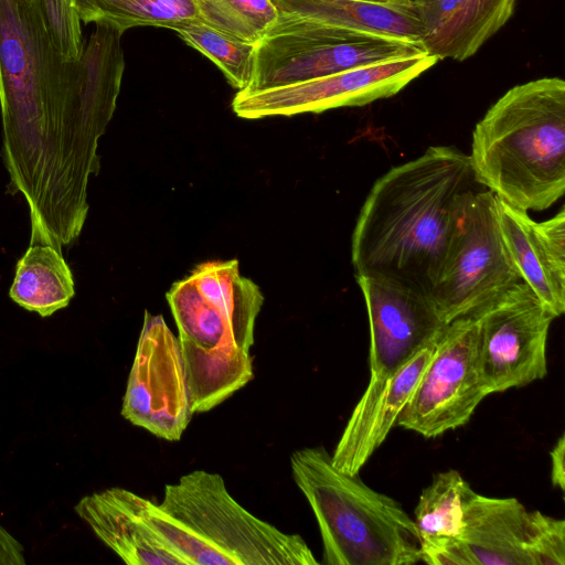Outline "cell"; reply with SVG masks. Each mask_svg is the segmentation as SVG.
Segmentation results:
<instances>
[{
  "instance_id": "obj_6",
  "label": "cell",
  "mask_w": 565,
  "mask_h": 565,
  "mask_svg": "<svg viewBox=\"0 0 565 565\" xmlns=\"http://www.w3.org/2000/svg\"><path fill=\"white\" fill-rule=\"evenodd\" d=\"M159 507L199 544L203 565H318L299 534L286 533L238 503L223 477L193 470L167 484Z\"/></svg>"
},
{
  "instance_id": "obj_13",
  "label": "cell",
  "mask_w": 565,
  "mask_h": 565,
  "mask_svg": "<svg viewBox=\"0 0 565 565\" xmlns=\"http://www.w3.org/2000/svg\"><path fill=\"white\" fill-rule=\"evenodd\" d=\"M355 277L369 317L370 379L388 376L436 341L446 323L420 292L382 278Z\"/></svg>"
},
{
  "instance_id": "obj_20",
  "label": "cell",
  "mask_w": 565,
  "mask_h": 565,
  "mask_svg": "<svg viewBox=\"0 0 565 565\" xmlns=\"http://www.w3.org/2000/svg\"><path fill=\"white\" fill-rule=\"evenodd\" d=\"M74 6L85 24L109 25L122 33L134 26L172 30L199 19L193 0H74Z\"/></svg>"
},
{
  "instance_id": "obj_15",
  "label": "cell",
  "mask_w": 565,
  "mask_h": 565,
  "mask_svg": "<svg viewBox=\"0 0 565 565\" xmlns=\"http://www.w3.org/2000/svg\"><path fill=\"white\" fill-rule=\"evenodd\" d=\"M500 230L522 280L544 306L559 317L565 311V209L536 222L526 211L497 198Z\"/></svg>"
},
{
  "instance_id": "obj_16",
  "label": "cell",
  "mask_w": 565,
  "mask_h": 565,
  "mask_svg": "<svg viewBox=\"0 0 565 565\" xmlns=\"http://www.w3.org/2000/svg\"><path fill=\"white\" fill-rule=\"evenodd\" d=\"M77 515L128 565H184L143 519L132 491L113 487L83 497Z\"/></svg>"
},
{
  "instance_id": "obj_12",
  "label": "cell",
  "mask_w": 565,
  "mask_h": 565,
  "mask_svg": "<svg viewBox=\"0 0 565 565\" xmlns=\"http://www.w3.org/2000/svg\"><path fill=\"white\" fill-rule=\"evenodd\" d=\"M120 413L168 441L180 440L190 424L193 413L180 343L160 315L145 312Z\"/></svg>"
},
{
  "instance_id": "obj_24",
  "label": "cell",
  "mask_w": 565,
  "mask_h": 565,
  "mask_svg": "<svg viewBox=\"0 0 565 565\" xmlns=\"http://www.w3.org/2000/svg\"><path fill=\"white\" fill-rule=\"evenodd\" d=\"M516 0H466L445 58L462 62L476 54L512 17Z\"/></svg>"
},
{
  "instance_id": "obj_18",
  "label": "cell",
  "mask_w": 565,
  "mask_h": 565,
  "mask_svg": "<svg viewBox=\"0 0 565 565\" xmlns=\"http://www.w3.org/2000/svg\"><path fill=\"white\" fill-rule=\"evenodd\" d=\"M280 14L422 44L423 28L401 1L273 0Z\"/></svg>"
},
{
  "instance_id": "obj_14",
  "label": "cell",
  "mask_w": 565,
  "mask_h": 565,
  "mask_svg": "<svg viewBox=\"0 0 565 565\" xmlns=\"http://www.w3.org/2000/svg\"><path fill=\"white\" fill-rule=\"evenodd\" d=\"M435 342L423 348L395 373L369 380L331 455L338 469L359 473L385 441L429 363Z\"/></svg>"
},
{
  "instance_id": "obj_3",
  "label": "cell",
  "mask_w": 565,
  "mask_h": 565,
  "mask_svg": "<svg viewBox=\"0 0 565 565\" xmlns=\"http://www.w3.org/2000/svg\"><path fill=\"white\" fill-rule=\"evenodd\" d=\"M469 157L477 181L507 204L551 207L565 192V82L511 87L476 125Z\"/></svg>"
},
{
  "instance_id": "obj_31",
  "label": "cell",
  "mask_w": 565,
  "mask_h": 565,
  "mask_svg": "<svg viewBox=\"0 0 565 565\" xmlns=\"http://www.w3.org/2000/svg\"><path fill=\"white\" fill-rule=\"evenodd\" d=\"M392 1H397V0H383V2H392Z\"/></svg>"
},
{
  "instance_id": "obj_19",
  "label": "cell",
  "mask_w": 565,
  "mask_h": 565,
  "mask_svg": "<svg viewBox=\"0 0 565 565\" xmlns=\"http://www.w3.org/2000/svg\"><path fill=\"white\" fill-rule=\"evenodd\" d=\"M74 295L73 274L62 253L47 244L30 245L17 263L9 297L46 318L67 307Z\"/></svg>"
},
{
  "instance_id": "obj_28",
  "label": "cell",
  "mask_w": 565,
  "mask_h": 565,
  "mask_svg": "<svg viewBox=\"0 0 565 565\" xmlns=\"http://www.w3.org/2000/svg\"><path fill=\"white\" fill-rule=\"evenodd\" d=\"M24 547L0 524V565H24Z\"/></svg>"
},
{
  "instance_id": "obj_10",
  "label": "cell",
  "mask_w": 565,
  "mask_h": 565,
  "mask_svg": "<svg viewBox=\"0 0 565 565\" xmlns=\"http://www.w3.org/2000/svg\"><path fill=\"white\" fill-rule=\"evenodd\" d=\"M476 318L480 372L488 395L546 376L547 338L555 317L524 281L509 288Z\"/></svg>"
},
{
  "instance_id": "obj_7",
  "label": "cell",
  "mask_w": 565,
  "mask_h": 565,
  "mask_svg": "<svg viewBox=\"0 0 565 565\" xmlns=\"http://www.w3.org/2000/svg\"><path fill=\"white\" fill-rule=\"evenodd\" d=\"M424 53L423 45L416 42L279 13L276 23L256 44L254 76L243 92L291 85Z\"/></svg>"
},
{
  "instance_id": "obj_2",
  "label": "cell",
  "mask_w": 565,
  "mask_h": 565,
  "mask_svg": "<svg viewBox=\"0 0 565 565\" xmlns=\"http://www.w3.org/2000/svg\"><path fill=\"white\" fill-rule=\"evenodd\" d=\"M483 186L470 157L430 146L379 178L351 241L355 276L382 278L430 299L443 257L467 198Z\"/></svg>"
},
{
  "instance_id": "obj_9",
  "label": "cell",
  "mask_w": 565,
  "mask_h": 565,
  "mask_svg": "<svg viewBox=\"0 0 565 565\" xmlns=\"http://www.w3.org/2000/svg\"><path fill=\"white\" fill-rule=\"evenodd\" d=\"M478 344L476 317L459 318L446 324L396 426L434 438L466 425L488 396Z\"/></svg>"
},
{
  "instance_id": "obj_23",
  "label": "cell",
  "mask_w": 565,
  "mask_h": 565,
  "mask_svg": "<svg viewBox=\"0 0 565 565\" xmlns=\"http://www.w3.org/2000/svg\"><path fill=\"white\" fill-rule=\"evenodd\" d=\"M204 24L242 41L257 43L276 23L273 0H193Z\"/></svg>"
},
{
  "instance_id": "obj_22",
  "label": "cell",
  "mask_w": 565,
  "mask_h": 565,
  "mask_svg": "<svg viewBox=\"0 0 565 565\" xmlns=\"http://www.w3.org/2000/svg\"><path fill=\"white\" fill-rule=\"evenodd\" d=\"M172 30L188 45L217 65L228 83L238 92L248 88L255 72L257 43L233 38L199 19L180 23Z\"/></svg>"
},
{
  "instance_id": "obj_17",
  "label": "cell",
  "mask_w": 565,
  "mask_h": 565,
  "mask_svg": "<svg viewBox=\"0 0 565 565\" xmlns=\"http://www.w3.org/2000/svg\"><path fill=\"white\" fill-rule=\"evenodd\" d=\"M527 525L529 511L518 499L472 491L463 508L460 539L477 565H530Z\"/></svg>"
},
{
  "instance_id": "obj_30",
  "label": "cell",
  "mask_w": 565,
  "mask_h": 565,
  "mask_svg": "<svg viewBox=\"0 0 565 565\" xmlns=\"http://www.w3.org/2000/svg\"><path fill=\"white\" fill-rule=\"evenodd\" d=\"M363 1H369V2H383V0H363Z\"/></svg>"
},
{
  "instance_id": "obj_25",
  "label": "cell",
  "mask_w": 565,
  "mask_h": 565,
  "mask_svg": "<svg viewBox=\"0 0 565 565\" xmlns=\"http://www.w3.org/2000/svg\"><path fill=\"white\" fill-rule=\"evenodd\" d=\"M47 31L68 62L78 61L84 51L81 19L74 0H36Z\"/></svg>"
},
{
  "instance_id": "obj_4",
  "label": "cell",
  "mask_w": 565,
  "mask_h": 565,
  "mask_svg": "<svg viewBox=\"0 0 565 565\" xmlns=\"http://www.w3.org/2000/svg\"><path fill=\"white\" fill-rule=\"evenodd\" d=\"M167 300L179 332L191 412H209L254 379L250 348L263 295L233 259L200 264L172 285Z\"/></svg>"
},
{
  "instance_id": "obj_27",
  "label": "cell",
  "mask_w": 565,
  "mask_h": 565,
  "mask_svg": "<svg viewBox=\"0 0 565 565\" xmlns=\"http://www.w3.org/2000/svg\"><path fill=\"white\" fill-rule=\"evenodd\" d=\"M420 561L430 565H477L460 537L429 536L419 539Z\"/></svg>"
},
{
  "instance_id": "obj_1",
  "label": "cell",
  "mask_w": 565,
  "mask_h": 565,
  "mask_svg": "<svg viewBox=\"0 0 565 565\" xmlns=\"http://www.w3.org/2000/svg\"><path fill=\"white\" fill-rule=\"evenodd\" d=\"M119 30L96 24L66 61L36 0H0V110L8 192L29 209L30 245L62 250L81 235L87 185L125 70Z\"/></svg>"
},
{
  "instance_id": "obj_29",
  "label": "cell",
  "mask_w": 565,
  "mask_h": 565,
  "mask_svg": "<svg viewBox=\"0 0 565 565\" xmlns=\"http://www.w3.org/2000/svg\"><path fill=\"white\" fill-rule=\"evenodd\" d=\"M551 481L556 488L562 491L565 490V467H564V455H565V435L562 434L557 439L556 444L551 450Z\"/></svg>"
},
{
  "instance_id": "obj_5",
  "label": "cell",
  "mask_w": 565,
  "mask_h": 565,
  "mask_svg": "<svg viewBox=\"0 0 565 565\" xmlns=\"http://www.w3.org/2000/svg\"><path fill=\"white\" fill-rule=\"evenodd\" d=\"M295 483L317 520L327 565H412L420 561L415 521L359 473L338 469L323 446L290 455Z\"/></svg>"
},
{
  "instance_id": "obj_26",
  "label": "cell",
  "mask_w": 565,
  "mask_h": 565,
  "mask_svg": "<svg viewBox=\"0 0 565 565\" xmlns=\"http://www.w3.org/2000/svg\"><path fill=\"white\" fill-rule=\"evenodd\" d=\"M526 552L530 565H564L565 521L529 511Z\"/></svg>"
},
{
  "instance_id": "obj_8",
  "label": "cell",
  "mask_w": 565,
  "mask_h": 565,
  "mask_svg": "<svg viewBox=\"0 0 565 565\" xmlns=\"http://www.w3.org/2000/svg\"><path fill=\"white\" fill-rule=\"evenodd\" d=\"M521 281L502 237L497 196L486 188L477 190L459 211L430 300L447 324L477 317Z\"/></svg>"
},
{
  "instance_id": "obj_21",
  "label": "cell",
  "mask_w": 565,
  "mask_h": 565,
  "mask_svg": "<svg viewBox=\"0 0 565 565\" xmlns=\"http://www.w3.org/2000/svg\"><path fill=\"white\" fill-rule=\"evenodd\" d=\"M473 489L455 469L438 472L420 493L415 508L419 539L429 536L460 537L463 508Z\"/></svg>"
},
{
  "instance_id": "obj_11",
  "label": "cell",
  "mask_w": 565,
  "mask_h": 565,
  "mask_svg": "<svg viewBox=\"0 0 565 565\" xmlns=\"http://www.w3.org/2000/svg\"><path fill=\"white\" fill-rule=\"evenodd\" d=\"M438 62L420 55L376 63L291 85L256 92H237L232 107L245 119L292 116L364 106L392 97Z\"/></svg>"
}]
</instances>
